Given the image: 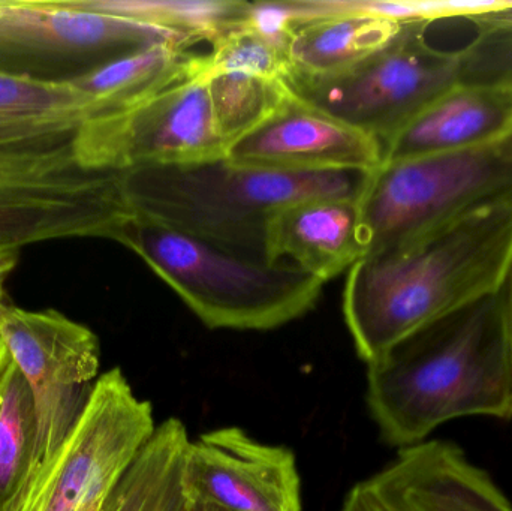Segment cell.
Instances as JSON below:
<instances>
[{"label": "cell", "instance_id": "obj_1", "mask_svg": "<svg viewBox=\"0 0 512 511\" xmlns=\"http://www.w3.org/2000/svg\"><path fill=\"white\" fill-rule=\"evenodd\" d=\"M366 404L379 437L417 446L462 417L512 419V366L501 294L477 300L367 363Z\"/></svg>", "mask_w": 512, "mask_h": 511}, {"label": "cell", "instance_id": "obj_2", "mask_svg": "<svg viewBox=\"0 0 512 511\" xmlns=\"http://www.w3.org/2000/svg\"><path fill=\"white\" fill-rule=\"evenodd\" d=\"M511 260L512 204L361 258L343 291L357 356L367 365L412 333L498 293Z\"/></svg>", "mask_w": 512, "mask_h": 511}, {"label": "cell", "instance_id": "obj_3", "mask_svg": "<svg viewBox=\"0 0 512 511\" xmlns=\"http://www.w3.org/2000/svg\"><path fill=\"white\" fill-rule=\"evenodd\" d=\"M370 174L274 170L222 156L194 164L137 168L120 179L135 215L225 251L267 261L265 234L274 212L306 198L360 200Z\"/></svg>", "mask_w": 512, "mask_h": 511}, {"label": "cell", "instance_id": "obj_4", "mask_svg": "<svg viewBox=\"0 0 512 511\" xmlns=\"http://www.w3.org/2000/svg\"><path fill=\"white\" fill-rule=\"evenodd\" d=\"M117 242L209 329H277L312 311L324 287L297 267L252 260L135 213Z\"/></svg>", "mask_w": 512, "mask_h": 511}, {"label": "cell", "instance_id": "obj_5", "mask_svg": "<svg viewBox=\"0 0 512 511\" xmlns=\"http://www.w3.org/2000/svg\"><path fill=\"white\" fill-rule=\"evenodd\" d=\"M512 204V141L384 161L358 200L364 255L405 248L484 210Z\"/></svg>", "mask_w": 512, "mask_h": 511}, {"label": "cell", "instance_id": "obj_6", "mask_svg": "<svg viewBox=\"0 0 512 511\" xmlns=\"http://www.w3.org/2000/svg\"><path fill=\"white\" fill-rule=\"evenodd\" d=\"M156 429L152 404L122 369L104 372L56 455L20 480L0 511H81L108 498Z\"/></svg>", "mask_w": 512, "mask_h": 511}, {"label": "cell", "instance_id": "obj_7", "mask_svg": "<svg viewBox=\"0 0 512 511\" xmlns=\"http://www.w3.org/2000/svg\"><path fill=\"white\" fill-rule=\"evenodd\" d=\"M432 23L409 21L357 65L324 75L286 74L295 98L385 144L433 101L460 83V53L432 47Z\"/></svg>", "mask_w": 512, "mask_h": 511}, {"label": "cell", "instance_id": "obj_8", "mask_svg": "<svg viewBox=\"0 0 512 511\" xmlns=\"http://www.w3.org/2000/svg\"><path fill=\"white\" fill-rule=\"evenodd\" d=\"M93 110L74 83L0 74V197L80 195L120 185L90 170L84 153Z\"/></svg>", "mask_w": 512, "mask_h": 511}, {"label": "cell", "instance_id": "obj_9", "mask_svg": "<svg viewBox=\"0 0 512 511\" xmlns=\"http://www.w3.org/2000/svg\"><path fill=\"white\" fill-rule=\"evenodd\" d=\"M195 44L173 30L84 8L80 0H0V74L72 83L135 51Z\"/></svg>", "mask_w": 512, "mask_h": 511}, {"label": "cell", "instance_id": "obj_10", "mask_svg": "<svg viewBox=\"0 0 512 511\" xmlns=\"http://www.w3.org/2000/svg\"><path fill=\"white\" fill-rule=\"evenodd\" d=\"M0 341L29 390L32 428L20 480L44 467L74 428L101 368L98 336L56 309L6 305ZM18 480V482H20Z\"/></svg>", "mask_w": 512, "mask_h": 511}, {"label": "cell", "instance_id": "obj_11", "mask_svg": "<svg viewBox=\"0 0 512 511\" xmlns=\"http://www.w3.org/2000/svg\"><path fill=\"white\" fill-rule=\"evenodd\" d=\"M225 150L213 123L200 59L192 77L90 120L84 138L87 165L101 173L212 161L225 156Z\"/></svg>", "mask_w": 512, "mask_h": 511}, {"label": "cell", "instance_id": "obj_12", "mask_svg": "<svg viewBox=\"0 0 512 511\" xmlns=\"http://www.w3.org/2000/svg\"><path fill=\"white\" fill-rule=\"evenodd\" d=\"M183 483L194 503L227 511H301L297 459L243 429H213L191 440Z\"/></svg>", "mask_w": 512, "mask_h": 511}, {"label": "cell", "instance_id": "obj_13", "mask_svg": "<svg viewBox=\"0 0 512 511\" xmlns=\"http://www.w3.org/2000/svg\"><path fill=\"white\" fill-rule=\"evenodd\" d=\"M337 511H512V503L457 444L427 440L352 486Z\"/></svg>", "mask_w": 512, "mask_h": 511}, {"label": "cell", "instance_id": "obj_14", "mask_svg": "<svg viewBox=\"0 0 512 511\" xmlns=\"http://www.w3.org/2000/svg\"><path fill=\"white\" fill-rule=\"evenodd\" d=\"M225 156L239 164L274 170L375 171L384 149L372 135L291 98L246 137L228 147Z\"/></svg>", "mask_w": 512, "mask_h": 511}, {"label": "cell", "instance_id": "obj_15", "mask_svg": "<svg viewBox=\"0 0 512 511\" xmlns=\"http://www.w3.org/2000/svg\"><path fill=\"white\" fill-rule=\"evenodd\" d=\"M364 255L358 200L315 197L274 212L265 234L268 263H283L328 282Z\"/></svg>", "mask_w": 512, "mask_h": 511}, {"label": "cell", "instance_id": "obj_16", "mask_svg": "<svg viewBox=\"0 0 512 511\" xmlns=\"http://www.w3.org/2000/svg\"><path fill=\"white\" fill-rule=\"evenodd\" d=\"M512 134V87L459 83L384 146V161L477 149Z\"/></svg>", "mask_w": 512, "mask_h": 511}, {"label": "cell", "instance_id": "obj_17", "mask_svg": "<svg viewBox=\"0 0 512 511\" xmlns=\"http://www.w3.org/2000/svg\"><path fill=\"white\" fill-rule=\"evenodd\" d=\"M402 24L352 12L295 24L289 33L286 74L324 77L345 71L387 44Z\"/></svg>", "mask_w": 512, "mask_h": 511}, {"label": "cell", "instance_id": "obj_18", "mask_svg": "<svg viewBox=\"0 0 512 511\" xmlns=\"http://www.w3.org/2000/svg\"><path fill=\"white\" fill-rule=\"evenodd\" d=\"M198 59V54L179 45H152L72 83L92 105L93 119H98L192 77L197 72Z\"/></svg>", "mask_w": 512, "mask_h": 511}, {"label": "cell", "instance_id": "obj_19", "mask_svg": "<svg viewBox=\"0 0 512 511\" xmlns=\"http://www.w3.org/2000/svg\"><path fill=\"white\" fill-rule=\"evenodd\" d=\"M189 441L182 420L170 417L162 422L102 511H189L192 500L183 483Z\"/></svg>", "mask_w": 512, "mask_h": 511}, {"label": "cell", "instance_id": "obj_20", "mask_svg": "<svg viewBox=\"0 0 512 511\" xmlns=\"http://www.w3.org/2000/svg\"><path fill=\"white\" fill-rule=\"evenodd\" d=\"M84 8L173 30L200 41H218L246 23L252 2L245 0H80Z\"/></svg>", "mask_w": 512, "mask_h": 511}, {"label": "cell", "instance_id": "obj_21", "mask_svg": "<svg viewBox=\"0 0 512 511\" xmlns=\"http://www.w3.org/2000/svg\"><path fill=\"white\" fill-rule=\"evenodd\" d=\"M203 77L213 123L225 149L255 131L291 98L285 80L240 72H218Z\"/></svg>", "mask_w": 512, "mask_h": 511}, {"label": "cell", "instance_id": "obj_22", "mask_svg": "<svg viewBox=\"0 0 512 511\" xmlns=\"http://www.w3.org/2000/svg\"><path fill=\"white\" fill-rule=\"evenodd\" d=\"M475 38L460 53V83L512 87V0L466 18Z\"/></svg>", "mask_w": 512, "mask_h": 511}, {"label": "cell", "instance_id": "obj_23", "mask_svg": "<svg viewBox=\"0 0 512 511\" xmlns=\"http://www.w3.org/2000/svg\"><path fill=\"white\" fill-rule=\"evenodd\" d=\"M288 66V45L252 24L251 17L213 42L209 54L200 56L201 75L240 72L285 80Z\"/></svg>", "mask_w": 512, "mask_h": 511}, {"label": "cell", "instance_id": "obj_24", "mask_svg": "<svg viewBox=\"0 0 512 511\" xmlns=\"http://www.w3.org/2000/svg\"><path fill=\"white\" fill-rule=\"evenodd\" d=\"M30 428L29 390L6 353L0 368V509L23 473L29 452Z\"/></svg>", "mask_w": 512, "mask_h": 511}, {"label": "cell", "instance_id": "obj_25", "mask_svg": "<svg viewBox=\"0 0 512 511\" xmlns=\"http://www.w3.org/2000/svg\"><path fill=\"white\" fill-rule=\"evenodd\" d=\"M504 0H310L312 18L340 12L370 15L385 20L433 23L442 18H468L499 8Z\"/></svg>", "mask_w": 512, "mask_h": 511}, {"label": "cell", "instance_id": "obj_26", "mask_svg": "<svg viewBox=\"0 0 512 511\" xmlns=\"http://www.w3.org/2000/svg\"><path fill=\"white\" fill-rule=\"evenodd\" d=\"M502 302H504L505 324H507L508 347H510V357L512 366V260L507 273H505L504 281L499 288Z\"/></svg>", "mask_w": 512, "mask_h": 511}, {"label": "cell", "instance_id": "obj_27", "mask_svg": "<svg viewBox=\"0 0 512 511\" xmlns=\"http://www.w3.org/2000/svg\"><path fill=\"white\" fill-rule=\"evenodd\" d=\"M14 270L11 257L6 252L0 251V291L5 290L6 281Z\"/></svg>", "mask_w": 512, "mask_h": 511}, {"label": "cell", "instance_id": "obj_28", "mask_svg": "<svg viewBox=\"0 0 512 511\" xmlns=\"http://www.w3.org/2000/svg\"><path fill=\"white\" fill-rule=\"evenodd\" d=\"M105 501H107V498H104V500L93 501V503L87 504V506L81 511H102V509H104Z\"/></svg>", "mask_w": 512, "mask_h": 511}, {"label": "cell", "instance_id": "obj_29", "mask_svg": "<svg viewBox=\"0 0 512 511\" xmlns=\"http://www.w3.org/2000/svg\"><path fill=\"white\" fill-rule=\"evenodd\" d=\"M192 504H194V509H192V511H227L224 509H219V507L207 506V504L194 503V501H192Z\"/></svg>", "mask_w": 512, "mask_h": 511}, {"label": "cell", "instance_id": "obj_30", "mask_svg": "<svg viewBox=\"0 0 512 511\" xmlns=\"http://www.w3.org/2000/svg\"><path fill=\"white\" fill-rule=\"evenodd\" d=\"M192 509H194V504H192L191 509H189V511H192Z\"/></svg>", "mask_w": 512, "mask_h": 511}, {"label": "cell", "instance_id": "obj_31", "mask_svg": "<svg viewBox=\"0 0 512 511\" xmlns=\"http://www.w3.org/2000/svg\"><path fill=\"white\" fill-rule=\"evenodd\" d=\"M510 140L512 141V134H511Z\"/></svg>", "mask_w": 512, "mask_h": 511}]
</instances>
